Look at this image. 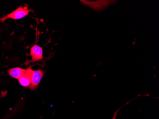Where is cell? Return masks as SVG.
<instances>
[{
	"label": "cell",
	"mask_w": 159,
	"mask_h": 119,
	"mask_svg": "<svg viewBox=\"0 0 159 119\" xmlns=\"http://www.w3.org/2000/svg\"><path fill=\"white\" fill-rule=\"evenodd\" d=\"M32 66H29L26 69L25 72L18 79L19 83L21 86L24 88H30L31 85Z\"/></svg>",
	"instance_id": "cell-4"
},
{
	"label": "cell",
	"mask_w": 159,
	"mask_h": 119,
	"mask_svg": "<svg viewBox=\"0 0 159 119\" xmlns=\"http://www.w3.org/2000/svg\"><path fill=\"white\" fill-rule=\"evenodd\" d=\"M44 73L45 71L41 69L33 71L31 77V85L30 87L31 91H34L38 88Z\"/></svg>",
	"instance_id": "cell-3"
},
{
	"label": "cell",
	"mask_w": 159,
	"mask_h": 119,
	"mask_svg": "<svg viewBox=\"0 0 159 119\" xmlns=\"http://www.w3.org/2000/svg\"><path fill=\"white\" fill-rule=\"evenodd\" d=\"M26 69H23L20 67L12 68L8 71L9 75L11 77L18 80L20 77L25 74Z\"/></svg>",
	"instance_id": "cell-5"
},
{
	"label": "cell",
	"mask_w": 159,
	"mask_h": 119,
	"mask_svg": "<svg viewBox=\"0 0 159 119\" xmlns=\"http://www.w3.org/2000/svg\"><path fill=\"white\" fill-rule=\"evenodd\" d=\"M32 11H33L32 10L29 9L27 6L23 7L22 5H20L19 6L16 10L1 18L0 21L4 22L8 19H11L14 20L21 19L28 16L29 13Z\"/></svg>",
	"instance_id": "cell-1"
},
{
	"label": "cell",
	"mask_w": 159,
	"mask_h": 119,
	"mask_svg": "<svg viewBox=\"0 0 159 119\" xmlns=\"http://www.w3.org/2000/svg\"><path fill=\"white\" fill-rule=\"evenodd\" d=\"M119 111V110H118V111H117V112H116L114 113V116H113V118H112V119H116V115H117V113Z\"/></svg>",
	"instance_id": "cell-6"
},
{
	"label": "cell",
	"mask_w": 159,
	"mask_h": 119,
	"mask_svg": "<svg viewBox=\"0 0 159 119\" xmlns=\"http://www.w3.org/2000/svg\"><path fill=\"white\" fill-rule=\"evenodd\" d=\"M43 53V48L37 44H35L30 48V53L29 55L31 56L32 59L30 61H26L24 64L27 66L31 63L41 61L44 58Z\"/></svg>",
	"instance_id": "cell-2"
}]
</instances>
